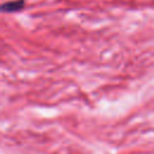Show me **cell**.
<instances>
[{
  "instance_id": "obj_1",
  "label": "cell",
  "mask_w": 154,
  "mask_h": 154,
  "mask_svg": "<svg viewBox=\"0 0 154 154\" xmlns=\"http://www.w3.org/2000/svg\"><path fill=\"white\" fill-rule=\"evenodd\" d=\"M24 7H25V0H10L1 4L0 11L2 13H16L22 11Z\"/></svg>"
}]
</instances>
